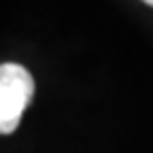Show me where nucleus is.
I'll use <instances>...</instances> for the list:
<instances>
[{"label":"nucleus","instance_id":"obj_1","mask_svg":"<svg viewBox=\"0 0 153 153\" xmlns=\"http://www.w3.org/2000/svg\"><path fill=\"white\" fill-rule=\"evenodd\" d=\"M32 96L34 79L22 64H0V134L17 130Z\"/></svg>","mask_w":153,"mask_h":153},{"label":"nucleus","instance_id":"obj_2","mask_svg":"<svg viewBox=\"0 0 153 153\" xmlns=\"http://www.w3.org/2000/svg\"><path fill=\"white\" fill-rule=\"evenodd\" d=\"M143 2H147V4H151V7H153V0H143Z\"/></svg>","mask_w":153,"mask_h":153}]
</instances>
